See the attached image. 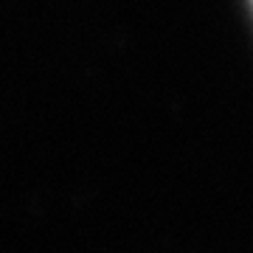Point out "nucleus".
I'll return each mask as SVG.
<instances>
[{
	"mask_svg": "<svg viewBox=\"0 0 253 253\" xmlns=\"http://www.w3.org/2000/svg\"><path fill=\"white\" fill-rule=\"evenodd\" d=\"M251 3H253V0H251Z\"/></svg>",
	"mask_w": 253,
	"mask_h": 253,
	"instance_id": "nucleus-1",
	"label": "nucleus"
}]
</instances>
